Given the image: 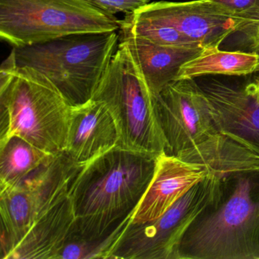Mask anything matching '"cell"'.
<instances>
[{
  "mask_svg": "<svg viewBox=\"0 0 259 259\" xmlns=\"http://www.w3.org/2000/svg\"><path fill=\"white\" fill-rule=\"evenodd\" d=\"M157 157L116 146L84 166L70 194L81 236L118 240L154 177Z\"/></svg>",
  "mask_w": 259,
  "mask_h": 259,
  "instance_id": "6da1fadb",
  "label": "cell"
},
{
  "mask_svg": "<svg viewBox=\"0 0 259 259\" xmlns=\"http://www.w3.org/2000/svg\"><path fill=\"white\" fill-rule=\"evenodd\" d=\"M177 259H259V168L220 177L183 235Z\"/></svg>",
  "mask_w": 259,
  "mask_h": 259,
  "instance_id": "7a4b0ae2",
  "label": "cell"
},
{
  "mask_svg": "<svg viewBox=\"0 0 259 259\" xmlns=\"http://www.w3.org/2000/svg\"><path fill=\"white\" fill-rule=\"evenodd\" d=\"M0 142L13 136L51 154L66 148L72 107L40 72L19 66L12 50L0 66Z\"/></svg>",
  "mask_w": 259,
  "mask_h": 259,
  "instance_id": "3957f363",
  "label": "cell"
},
{
  "mask_svg": "<svg viewBox=\"0 0 259 259\" xmlns=\"http://www.w3.org/2000/svg\"><path fill=\"white\" fill-rule=\"evenodd\" d=\"M119 43V31L86 33L14 48L19 66L45 75L71 107L93 98Z\"/></svg>",
  "mask_w": 259,
  "mask_h": 259,
  "instance_id": "277c9868",
  "label": "cell"
},
{
  "mask_svg": "<svg viewBox=\"0 0 259 259\" xmlns=\"http://www.w3.org/2000/svg\"><path fill=\"white\" fill-rule=\"evenodd\" d=\"M154 97L139 63L126 45L119 42L92 99L111 113L119 135L117 146L159 156L166 141L159 124Z\"/></svg>",
  "mask_w": 259,
  "mask_h": 259,
  "instance_id": "5b68a950",
  "label": "cell"
},
{
  "mask_svg": "<svg viewBox=\"0 0 259 259\" xmlns=\"http://www.w3.org/2000/svg\"><path fill=\"white\" fill-rule=\"evenodd\" d=\"M120 26L115 16L84 0H0V38L15 48Z\"/></svg>",
  "mask_w": 259,
  "mask_h": 259,
  "instance_id": "8992f818",
  "label": "cell"
},
{
  "mask_svg": "<svg viewBox=\"0 0 259 259\" xmlns=\"http://www.w3.org/2000/svg\"><path fill=\"white\" fill-rule=\"evenodd\" d=\"M84 166L63 151L17 184L0 190V258H8L34 223L70 196Z\"/></svg>",
  "mask_w": 259,
  "mask_h": 259,
  "instance_id": "52a82bcc",
  "label": "cell"
},
{
  "mask_svg": "<svg viewBox=\"0 0 259 259\" xmlns=\"http://www.w3.org/2000/svg\"><path fill=\"white\" fill-rule=\"evenodd\" d=\"M219 179L210 172L157 219L130 222L108 258L177 259L183 235L210 202Z\"/></svg>",
  "mask_w": 259,
  "mask_h": 259,
  "instance_id": "ba28073f",
  "label": "cell"
},
{
  "mask_svg": "<svg viewBox=\"0 0 259 259\" xmlns=\"http://www.w3.org/2000/svg\"><path fill=\"white\" fill-rule=\"evenodd\" d=\"M154 107L168 155L177 156L216 132L208 100L195 79L169 83L154 97Z\"/></svg>",
  "mask_w": 259,
  "mask_h": 259,
  "instance_id": "9c48e42d",
  "label": "cell"
},
{
  "mask_svg": "<svg viewBox=\"0 0 259 259\" xmlns=\"http://www.w3.org/2000/svg\"><path fill=\"white\" fill-rule=\"evenodd\" d=\"M132 14L172 27L204 49L219 48L244 22L211 0L149 3Z\"/></svg>",
  "mask_w": 259,
  "mask_h": 259,
  "instance_id": "30bf717a",
  "label": "cell"
},
{
  "mask_svg": "<svg viewBox=\"0 0 259 259\" xmlns=\"http://www.w3.org/2000/svg\"><path fill=\"white\" fill-rule=\"evenodd\" d=\"M198 83L208 100L216 132L259 151V95L255 81L233 83L210 78Z\"/></svg>",
  "mask_w": 259,
  "mask_h": 259,
  "instance_id": "8fae6325",
  "label": "cell"
},
{
  "mask_svg": "<svg viewBox=\"0 0 259 259\" xmlns=\"http://www.w3.org/2000/svg\"><path fill=\"white\" fill-rule=\"evenodd\" d=\"M209 174L204 165L185 161L165 152L160 154L154 177L130 222L157 219Z\"/></svg>",
  "mask_w": 259,
  "mask_h": 259,
  "instance_id": "7c38bea8",
  "label": "cell"
},
{
  "mask_svg": "<svg viewBox=\"0 0 259 259\" xmlns=\"http://www.w3.org/2000/svg\"><path fill=\"white\" fill-rule=\"evenodd\" d=\"M119 135L108 109L91 100L72 107L65 152L78 164L86 165L117 146Z\"/></svg>",
  "mask_w": 259,
  "mask_h": 259,
  "instance_id": "4fadbf2b",
  "label": "cell"
},
{
  "mask_svg": "<svg viewBox=\"0 0 259 259\" xmlns=\"http://www.w3.org/2000/svg\"><path fill=\"white\" fill-rule=\"evenodd\" d=\"M119 42L126 45L139 63L154 96L177 80L184 63L202 52L201 48L163 47L134 36L119 32Z\"/></svg>",
  "mask_w": 259,
  "mask_h": 259,
  "instance_id": "5bb4252c",
  "label": "cell"
},
{
  "mask_svg": "<svg viewBox=\"0 0 259 259\" xmlns=\"http://www.w3.org/2000/svg\"><path fill=\"white\" fill-rule=\"evenodd\" d=\"M177 157L185 161L204 165L210 174L218 177L259 168L258 150L218 132Z\"/></svg>",
  "mask_w": 259,
  "mask_h": 259,
  "instance_id": "9a60e30c",
  "label": "cell"
},
{
  "mask_svg": "<svg viewBox=\"0 0 259 259\" xmlns=\"http://www.w3.org/2000/svg\"><path fill=\"white\" fill-rule=\"evenodd\" d=\"M75 221L69 196L34 223L7 259H55Z\"/></svg>",
  "mask_w": 259,
  "mask_h": 259,
  "instance_id": "2e32d148",
  "label": "cell"
},
{
  "mask_svg": "<svg viewBox=\"0 0 259 259\" xmlns=\"http://www.w3.org/2000/svg\"><path fill=\"white\" fill-rule=\"evenodd\" d=\"M257 72L259 53L208 48L203 50L199 55L184 63L180 68L177 80L195 79L210 75L246 76Z\"/></svg>",
  "mask_w": 259,
  "mask_h": 259,
  "instance_id": "e0dca14e",
  "label": "cell"
},
{
  "mask_svg": "<svg viewBox=\"0 0 259 259\" xmlns=\"http://www.w3.org/2000/svg\"><path fill=\"white\" fill-rule=\"evenodd\" d=\"M54 155L19 136L0 142V190L17 184Z\"/></svg>",
  "mask_w": 259,
  "mask_h": 259,
  "instance_id": "ac0fdd59",
  "label": "cell"
},
{
  "mask_svg": "<svg viewBox=\"0 0 259 259\" xmlns=\"http://www.w3.org/2000/svg\"><path fill=\"white\" fill-rule=\"evenodd\" d=\"M119 32L139 37L158 46L201 48L172 27L136 17L132 13L121 20Z\"/></svg>",
  "mask_w": 259,
  "mask_h": 259,
  "instance_id": "d6986e66",
  "label": "cell"
},
{
  "mask_svg": "<svg viewBox=\"0 0 259 259\" xmlns=\"http://www.w3.org/2000/svg\"><path fill=\"white\" fill-rule=\"evenodd\" d=\"M92 7L107 14H131L149 4L150 0H84Z\"/></svg>",
  "mask_w": 259,
  "mask_h": 259,
  "instance_id": "ffe728a7",
  "label": "cell"
},
{
  "mask_svg": "<svg viewBox=\"0 0 259 259\" xmlns=\"http://www.w3.org/2000/svg\"><path fill=\"white\" fill-rule=\"evenodd\" d=\"M236 33L240 34L242 43L246 45L250 51L259 53V4L244 17V22Z\"/></svg>",
  "mask_w": 259,
  "mask_h": 259,
  "instance_id": "44dd1931",
  "label": "cell"
},
{
  "mask_svg": "<svg viewBox=\"0 0 259 259\" xmlns=\"http://www.w3.org/2000/svg\"><path fill=\"white\" fill-rule=\"evenodd\" d=\"M212 2L227 10L233 16L242 18L253 11L259 4V0H211Z\"/></svg>",
  "mask_w": 259,
  "mask_h": 259,
  "instance_id": "7402d4cb",
  "label": "cell"
},
{
  "mask_svg": "<svg viewBox=\"0 0 259 259\" xmlns=\"http://www.w3.org/2000/svg\"><path fill=\"white\" fill-rule=\"evenodd\" d=\"M256 85H257V92H258L259 95V78H257V80H255Z\"/></svg>",
  "mask_w": 259,
  "mask_h": 259,
  "instance_id": "603a6c76",
  "label": "cell"
}]
</instances>
